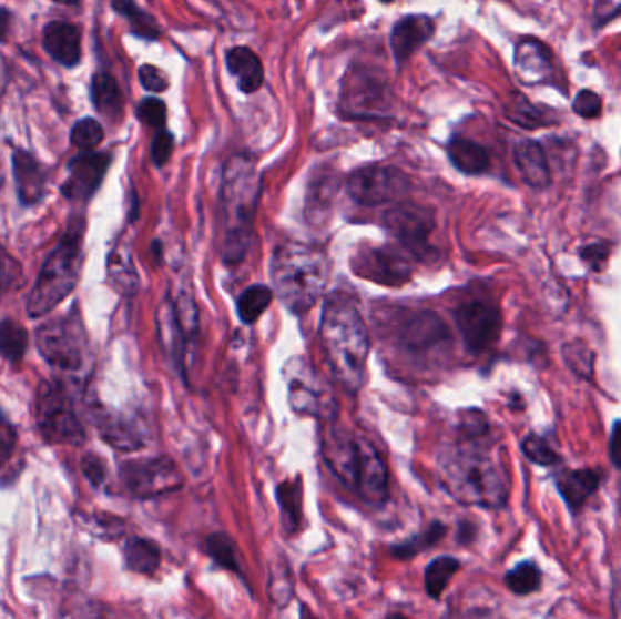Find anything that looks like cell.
<instances>
[{
	"mask_svg": "<svg viewBox=\"0 0 621 619\" xmlns=\"http://www.w3.org/2000/svg\"><path fill=\"white\" fill-rule=\"evenodd\" d=\"M515 164L523 182L531 185L532 190H547L551 185V170L546 151L537 140L526 139L515 145Z\"/></svg>",
	"mask_w": 621,
	"mask_h": 619,
	"instance_id": "cell-23",
	"label": "cell"
},
{
	"mask_svg": "<svg viewBox=\"0 0 621 619\" xmlns=\"http://www.w3.org/2000/svg\"><path fill=\"white\" fill-rule=\"evenodd\" d=\"M11 26V11L4 6H0V42H4L8 39V31H10Z\"/></svg>",
	"mask_w": 621,
	"mask_h": 619,
	"instance_id": "cell-57",
	"label": "cell"
},
{
	"mask_svg": "<svg viewBox=\"0 0 621 619\" xmlns=\"http://www.w3.org/2000/svg\"><path fill=\"white\" fill-rule=\"evenodd\" d=\"M617 607H618V612H620V619H621V599L620 601H618Z\"/></svg>",
	"mask_w": 621,
	"mask_h": 619,
	"instance_id": "cell-61",
	"label": "cell"
},
{
	"mask_svg": "<svg viewBox=\"0 0 621 619\" xmlns=\"http://www.w3.org/2000/svg\"><path fill=\"white\" fill-rule=\"evenodd\" d=\"M99 433L102 438L115 447L116 450L122 453H133L144 447V438L136 429L135 425L131 424L130 419L124 416L113 415V413H105L101 407L95 410L93 415Z\"/></svg>",
	"mask_w": 621,
	"mask_h": 619,
	"instance_id": "cell-24",
	"label": "cell"
},
{
	"mask_svg": "<svg viewBox=\"0 0 621 619\" xmlns=\"http://www.w3.org/2000/svg\"><path fill=\"white\" fill-rule=\"evenodd\" d=\"M329 262L324 251L306 244H284L271 260V280L282 304L304 315L326 291Z\"/></svg>",
	"mask_w": 621,
	"mask_h": 619,
	"instance_id": "cell-4",
	"label": "cell"
},
{
	"mask_svg": "<svg viewBox=\"0 0 621 619\" xmlns=\"http://www.w3.org/2000/svg\"><path fill=\"white\" fill-rule=\"evenodd\" d=\"M447 155L451 159L456 170L466 175H480L489 170V153L472 140L455 136L447 145Z\"/></svg>",
	"mask_w": 621,
	"mask_h": 619,
	"instance_id": "cell-27",
	"label": "cell"
},
{
	"mask_svg": "<svg viewBox=\"0 0 621 619\" xmlns=\"http://www.w3.org/2000/svg\"><path fill=\"white\" fill-rule=\"evenodd\" d=\"M338 191V176L335 171L322 170L315 173L309 182L306 196V215L309 224H324L327 216L332 215Z\"/></svg>",
	"mask_w": 621,
	"mask_h": 619,
	"instance_id": "cell-25",
	"label": "cell"
},
{
	"mask_svg": "<svg viewBox=\"0 0 621 619\" xmlns=\"http://www.w3.org/2000/svg\"><path fill=\"white\" fill-rule=\"evenodd\" d=\"M506 113L507 119L512 120L515 124L521 125V128L532 130V128L543 125L540 111L521 93H512L511 99L507 100Z\"/></svg>",
	"mask_w": 621,
	"mask_h": 619,
	"instance_id": "cell-40",
	"label": "cell"
},
{
	"mask_svg": "<svg viewBox=\"0 0 621 619\" xmlns=\"http://www.w3.org/2000/svg\"><path fill=\"white\" fill-rule=\"evenodd\" d=\"M227 70L235 77L242 93H255L264 84V68L250 48H233L226 55Z\"/></svg>",
	"mask_w": 621,
	"mask_h": 619,
	"instance_id": "cell-26",
	"label": "cell"
},
{
	"mask_svg": "<svg viewBox=\"0 0 621 619\" xmlns=\"http://www.w3.org/2000/svg\"><path fill=\"white\" fill-rule=\"evenodd\" d=\"M206 550L210 558L222 569L230 570L233 575L241 576L246 581L242 570L241 559L236 555V545L230 536L224 532H213L206 538Z\"/></svg>",
	"mask_w": 621,
	"mask_h": 619,
	"instance_id": "cell-32",
	"label": "cell"
},
{
	"mask_svg": "<svg viewBox=\"0 0 621 619\" xmlns=\"http://www.w3.org/2000/svg\"><path fill=\"white\" fill-rule=\"evenodd\" d=\"M171 307H173V316H175L176 325H179L187 349L191 345H195L196 335H198V310H196L195 300L190 293H181L175 302H171Z\"/></svg>",
	"mask_w": 621,
	"mask_h": 619,
	"instance_id": "cell-36",
	"label": "cell"
},
{
	"mask_svg": "<svg viewBox=\"0 0 621 619\" xmlns=\"http://www.w3.org/2000/svg\"><path fill=\"white\" fill-rule=\"evenodd\" d=\"M620 13L621 4H614V2H598L594 17H597L598 26H603L607 24L609 20L620 16Z\"/></svg>",
	"mask_w": 621,
	"mask_h": 619,
	"instance_id": "cell-55",
	"label": "cell"
},
{
	"mask_svg": "<svg viewBox=\"0 0 621 619\" xmlns=\"http://www.w3.org/2000/svg\"><path fill=\"white\" fill-rule=\"evenodd\" d=\"M37 347L42 358L59 371L77 373L85 364L88 339L79 311L50 319L37 329Z\"/></svg>",
	"mask_w": 621,
	"mask_h": 619,
	"instance_id": "cell-7",
	"label": "cell"
},
{
	"mask_svg": "<svg viewBox=\"0 0 621 619\" xmlns=\"http://www.w3.org/2000/svg\"><path fill=\"white\" fill-rule=\"evenodd\" d=\"M91 100L95 104L96 111L104 115H119L122 110V95L119 84L113 75L105 71H96L91 80Z\"/></svg>",
	"mask_w": 621,
	"mask_h": 619,
	"instance_id": "cell-30",
	"label": "cell"
},
{
	"mask_svg": "<svg viewBox=\"0 0 621 619\" xmlns=\"http://www.w3.org/2000/svg\"><path fill=\"white\" fill-rule=\"evenodd\" d=\"M460 567V561L452 556H440V558L432 559L426 569L427 595L431 596L432 599L441 598Z\"/></svg>",
	"mask_w": 621,
	"mask_h": 619,
	"instance_id": "cell-33",
	"label": "cell"
},
{
	"mask_svg": "<svg viewBox=\"0 0 621 619\" xmlns=\"http://www.w3.org/2000/svg\"><path fill=\"white\" fill-rule=\"evenodd\" d=\"M447 527L441 521H432L421 530L420 535L411 536L406 541L393 545L391 555L396 559H411L421 555L424 550H429L446 536Z\"/></svg>",
	"mask_w": 621,
	"mask_h": 619,
	"instance_id": "cell-31",
	"label": "cell"
},
{
	"mask_svg": "<svg viewBox=\"0 0 621 619\" xmlns=\"http://www.w3.org/2000/svg\"><path fill=\"white\" fill-rule=\"evenodd\" d=\"M110 275L115 280L116 287L131 291V293H133L136 284H139L136 273L133 271V265H131V260L128 256L121 255V253H113L111 255Z\"/></svg>",
	"mask_w": 621,
	"mask_h": 619,
	"instance_id": "cell-43",
	"label": "cell"
},
{
	"mask_svg": "<svg viewBox=\"0 0 621 619\" xmlns=\"http://www.w3.org/2000/svg\"><path fill=\"white\" fill-rule=\"evenodd\" d=\"M609 458L611 464L621 470V419L612 425L611 436H609Z\"/></svg>",
	"mask_w": 621,
	"mask_h": 619,
	"instance_id": "cell-54",
	"label": "cell"
},
{
	"mask_svg": "<svg viewBox=\"0 0 621 619\" xmlns=\"http://www.w3.org/2000/svg\"><path fill=\"white\" fill-rule=\"evenodd\" d=\"M82 475L90 481L91 487L101 489L102 485L108 479V467H105L104 459L95 453H88L81 461Z\"/></svg>",
	"mask_w": 621,
	"mask_h": 619,
	"instance_id": "cell-47",
	"label": "cell"
},
{
	"mask_svg": "<svg viewBox=\"0 0 621 619\" xmlns=\"http://www.w3.org/2000/svg\"><path fill=\"white\" fill-rule=\"evenodd\" d=\"M276 499L281 505L282 525L287 535H295L302 527L304 519V489L301 478L289 479L276 487Z\"/></svg>",
	"mask_w": 621,
	"mask_h": 619,
	"instance_id": "cell-29",
	"label": "cell"
},
{
	"mask_svg": "<svg viewBox=\"0 0 621 619\" xmlns=\"http://www.w3.org/2000/svg\"><path fill=\"white\" fill-rule=\"evenodd\" d=\"M572 110L581 119H598L601 115V110H603L601 97L591 90L580 91L572 102Z\"/></svg>",
	"mask_w": 621,
	"mask_h": 619,
	"instance_id": "cell-50",
	"label": "cell"
},
{
	"mask_svg": "<svg viewBox=\"0 0 621 619\" xmlns=\"http://www.w3.org/2000/svg\"><path fill=\"white\" fill-rule=\"evenodd\" d=\"M125 567L136 575L153 576L161 569L162 555L159 545L151 539L130 538L122 549Z\"/></svg>",
	"mask_w": 621,
	"mask_h": 619,
	"instance_id": "cell-28",
	"label": "cell"
},
{
	"mask_svg": "<svg viewBox=\"0 0 621 619\" xmlns=\"http://www.w3.org/2000/svg\"><path fill=\"white\" fill-rule=\"evenodd\" d=\"M515 71L521 84H543L551 79V51L540 40L531 37L521 39L515 50Z\"/></svg>",
	"mask_w": 621,
	"mask_h": 619,
	"instance_id": "cell-17",
	"label": "cell"
},
{
	"mask_svg": "<svg viewBox=\"0 0 621 619\" xmlns=\"http://www.w3.org/2000/svg\"><path fill=\"white\" fill-rule=\"evenodd\" d=\"M271 302H273V291L267 285H251L238 298L236 311L244 324H255L256 319L266 313Z\"/></svg>",
	"mask_w": 621,
	"mask_h": 619,
	"instance_id": "cell-35",
	"label": "cell"
},
{
	"mask_svg": "<svg viewBox=\"0 0 621 619\" xmlns=\"http://www.w3.org/2000/svg\"><path fill=\"white\" fill-rule=\"evenodd\" d=\"M541 570L535 561H521L506 575L507 589L512 595L527 596L541 587Z\"/></svg>",
	"mask_w": 621,
	"mask_h": 619,
	"instance_id": "cell-37",
	"label": "cell"
},
{
	"mask_svg": "<svg viewBox=\"0 0 621 619\" xmlns=\"http://www.w3.org/2000/svg\"><path fill=\"white\" fill-rule=\"evenodd\" d=\"M17 430L10 419L6 418L0 410V469L10 461L16 453Z\"/></svg>",
	"mask_w": 621,
	"mask_h": 619,
	"instance_id": "cell-51",
	"label": "cell"
},
{
	"mask_svg": "<svg viewBox=\"0 0 621 619\" xmlns=\"http://www.w3.org/2000/svg\"><path fill=\"white\" fill-rule=\"evenodd\" d=\"M139 79H141L144 90L153 91V93H162L170 85V80L164 75V71L159 70L156 65H142L141 70H139Z\"/></svg>",
	"mask_w": 621,
	"mask_h": 619,
	"instance_id": "cell-52",
	"label": "cell"
},
{
	"mask_svg": "<svg viewBox=\"0 0 621 619\" xmlns=\"http://www.w3.org/2000/svg\"><path fill=\"white\" fill-rule=\"evenodd\" d=\"M111 156L108 153H82L70 162V175L61 191L71 202H88L101 187Z\"/></svg>",
	"mask_w": 621,
	"mask_h": 619,
	"instance_id": "cell-14",
	"label": "cell"
},
{
	"mask_svg": "<svg viewBox=\"0 0 621 619\" xmlns=\"http://www.w3.org/2000/svg\"><path fill=\"white\" fill-rule=\"evenodd\" d=\"M35 418L42 438L48 444L81 445L85 439L73 399L59 379H45L35 396Z\"/></svg>",
	"mask_w": 621,
	"mask_h": 619,
	"instance_id": "cell-6",
	"label": "cell"
},
{
	"mask_svg": "<svg viewBox=\"0 0 621 619\" xmlns=\"http://www.w3.org/2000/svg\"><path fill=\"white\" fill-rule=\"evenodd\" d=\"M400 339L407 349L424 353L451 339V333L440 316H436L431 311H424L407 319L401 327Z\"/></svg>",
	"mask_w": 621,
	"mask_h": 619,
	"instance_id": "cell-20",
	"label": "cell"
},
{
	"mask_svg": "<svg viewBox=\"0 0 621 619\" xmlns=\"http://www.w3.org/2000/svg\"><path fill=\"white\" fill-rule=\"evenodd\" d=\"M21 264L0 244V296L8 293L21 280Z\"/></svg>",
	"mask_w": 621,
	"mask_h": 619,
	"instance_id": "cell-46",
	"label": "cell"
},
{
	"mask_svg": "<svg viewBox=\"0 0 621 619\" xmlns=\"http://www.w3.org/2000/svg\"><path fill=\"white\" fill-rule=\"evenodd\" d=\"M13 176H16L17 199L24 207L35 205L44 199L45 175L44 165L31 155L30 151H13Z\"/></svg>",
	"mask_w": 621,
	"mask_h": 619,
	"instance_id": "cell-18",
	"label": "cell"
},
{
	"mask_svg": "<svg viewBox=\"0 0 621 619\" xmlns=\"http://www.w3.org/2000/svg\"><path fill=\"white\" fill-rule=\"evenodd\" d=\"M104 140V130L95 119H82L71 130V142L84 153H93L96 145Z\"/></svg>",
	"mask_w": 621,
	"mask_h": 619,
	"instance_id": "cell-42",
	"label": "cell"
},
{
	"mask_svg": "<svg viewBox=\"0 0 621 619\" xmlns=\"http://www.w3.org/2000/svg\"><path fill=\"white\" fill-rule=\"evenodd\" d=\"M384 225L416 258L424 262L431 258V253L435 251L427 242L431 231L435 230V215L431 210L409 202H400L386 211Z\"/></svg>",
	"mask_w": 621,
	"mask_h": 619,
	"instance_id": "cell-10",
	"label": "cell"
},
{
	"mask_svg": "<svg viewBox=\"0 0 621 619\" xmlns=\"http://www.w3.org/2000/svg\"><path fill=\"white\" fill-rule=\"evenodd\" d=\"M301 619H315V616L309 615V612H307L306 607H302V618Z\"/></svg>",
	"mask_w": 621,
	"mask_h": 619,
	"instance_id": "cell-58",
	"label": "cell"
},
{
	"mask_svg": "<svg viewBox=\"0 0 621 619\" xmlns=\"http://www.w3.org/2000/svg\"><path fill=\"white\" fill-rule=\"evenodd\" d=\"M271 598L275 599L278 605H287L293 598V578H291L289 569L278 570L271 569L269 579Z\"/></svg>",
	"mask_w": 621,
	"mask_h": 619,
	"instance_id": "cell-48",
	"label": "cell"
},
{
	"mask_svg": "<svg viewBox=\"0 0 621 619\" xmlns=\"http://www.w3.org/2000/svg\"><path fill=\"white\" fill-rule=\"evenodd\" d=\"M113 10L119 11L122 17L128 19L131 31L136 37L145 40H155L161 35V28L156 24V20L150 13L141 10L139 6L133 4V2H113Z\"/></svg>",
	"mask_w": 621,
	"mask_h": 619,
	"instance_id": "cell-38",
	"label": "cell"
},
{
	"mask_svg": "<svg viewBox=\"0 0 621 619\" xmlns=\"http://www.w3.org/2000/svg\"><path fill=\"white\" fill-rule=\"evenodd\" d=\"M386 619H409L406 615H400V612H395V615L387 616Z\"/></svg>",
	"mask_w": 621,
	"mask_h": 619,
	"instance_id": "cell-59",
	"label": "cell"
},
{
	"mask_svg": "<svg viewBox=\"0 0 621 619\" xmlns=\"http://www.w3.org/2000/svg\"><path fill=\"white\" fill-rule=\"evenodd\" d=\"M322 455H324L327 469L332 470L338 481L353 489L355 487L356 459H358L356 435L333 427L324 436Z\"/></svg>",
	"mask_w": 621,
	"mask_h": 619,
	"instance_id": "cell-15",
	"label": "cell"
},
{
	"mask_svg": "<svg viewBox=\"0 0 621 619\" xmlns=\"http://www.w3.org/2000/svg\"><path fill=\"white\" fill-rule=\"evenodd\" d=\"M320 336L333 375L344 389L356 393L366 379L369 333L360 311L349 296L333 293L326 300Z\"/></svg>",
	"mask_w": 621,
	"mask_h": 619,
	"instance_id": "cell-2",
	"label": "cell"
},
{
	"mask_svg": "<svg viewBox=\"0 0 621 619\" xmlns=\"http://www.w3.org/2000/svg\"><path fill=\"white\" fill-rule=\"evenodd\" d=\"M42 45L45 53L64 68H75L81 62V31L75 24L64 20H53L45 24Z\"/></svg>",
	"mask_w": 621,
	"mask_h": 619,
	"instance_id": "cell-19",
	"label": "cell"
},
{
	"mask_svg": "<svg viewBox=\"0 0 621 619\" xmlns=\"http://www.w3.org/2000/svg\"><path fill=\"white\" fill-rule=\"evenodd\" d=\"M346 190L356 204L395 205L411 190V180L393 165H366L352 173Z\"/></svg>",
	"mask_w": 621,
	"mask_h": 619,
	"instance_id": "cell-9",
	"label": "cell"
},
{
	"mask_svg": "<svg viewBox=\"0 0 621 619\" xmlns=\"http://www.w3.org/2000/svg\"><path fill=\"white\" fill-rule=\"evenodd\" d=\"M580 256L592 271H603L607 260L611 256V244L603 242V240H597L592 244L583 245Z\"/></svg>",
	"mask_w": 621,
	"mask_h": 619,
	"instance_id": "cell-49",
	"label": "cell"
},
{
	"mask_svg": "<svg viewBox=\"0 0 621 619\" xmlns=\"http://www.w3.org/2000/svg\"><path fill=\"white\" fill-rule=\"evenodd\" d=\"M287 384H289V402L295 413L316 416L324 410V396L313 375L302 358L291 359L286 367Z\"/></svg>",
	"mask_w": 621,
	"mask_h": 619,
	"instance_id": "cell-16",
	"label": "cell"
},
{
	"mask_svg": "<svg viewBox=\"0 0 621 619\" xmlns=\"http://www.w3.org/2000/svg\"><path fill=\"white\" fill-rule=\"evenodd\" d=\"M88 619H110V618H105V616L102 615H95V616H88Z\"/></svg>",
	"mask_w": 621,
	"mask_h": 619,
	"instance_id": "cell-60",
	"label": "cell"
},
{
	"mask_svg": "<svg viewBox=\"0 0 621 619\" xmlns=\"http://www.w3.org/2000/svg\"><path fill=\"white\" fill-rule=\"evenodd\" d=\"M353 271L362 278L371 280L376 284H406L411 278V264L404 253L386 245V247H364L353 256Z\"/></svg>",
	"mask_w": 621,
	"mask_h": 619,
	"instance_id": "cell-13",
	"label": "cell"
},
{
	"mask_svg": "<svg viewBox=\"0 0 621 619\" xmlns=\"http://www.w3.org/2000/svg\"><path fill=\"white\" fill-rule=\"evenodd\" d=\"M601 476L598 470L592 469H566L554 476V485L561 499L566 501L567 509L577 516L583 505L594 496L600 487Z\"/></svg>",
	"mask_w": 621,
	"mask_h": 619,
	"instance_id": "cell-22",
	"label": "cell"
},
{
	"mask_svg": "<svg viewBox=\"0 0 621 619\" xmlns=\"http://www.w3.org/2000/svg\"><path fill=\"white\" fill-rule=\"evenodd\" d=\"M28 331L16 319L0 322V355L11 364H19L28 349Z\"/></svg>",
	"mask_w": 621,
	"mask_h": 619,
	"instance_id": "cell-34",
	"label": "cell"
},
{
	"mask_svg": "<svg viewBox=\"0 0 621 619\" xmlns=\"http://www.w3.org/2000/svg\"><path fill=\"white\" fill-rule=\"evenodd\" d=\"M432 35L435 22L427 16H409L398 20L391 31V50L396 62H407Z\"/></svg>",
	"mask_w": 621,
	"mask_h": 619,
	"instance_id": "cell-21",
	"label": "cell"
},
{
	"mask_svg": "<svg viewBox=\"0 0 621 619\" xmlns=\"http://www.w3.org/2000/svg\"><path fill=\"white\" fill-rule=\"evenodd\" d=\"M438 475L447 495L464 505L500 509L511 495V475L487 438H461L441 450Z\"/></svg>",
	"mask_w": 621,
	"mask_h": 619,
	"instance_id": "cell-1",
	"label": "cell"
},
{
	"mask_svg": "<svg viewBox=\"0 0 621 619\" xmlns=\"http://www.w3.org/2000/svg\"><path fill=\"white\" fill-rule=\"evenodd\" d=\"M82 519H84V527L101 538H119L122 535V521L113 516L88 515L82 516Z\"/></svg>",
	"mask_w": 621,
	"mask_h": 619,
	"instance_id": "cell-45",
	"label": "cell"
},
{
	"mask_svg": "<svg viewBox=\"0 0 621 619\" xmlns=\"http://www.w3.org/2000/svg\"><path fill=\"white\" fill-rule=\"evenodd\" d=\"M456 325L466 347L472 355H481L497 344L501 333V315L495 305L471 302L456 310Z\"/></svg>",
	"mask_w": 621,
	"mask_h": 619,
	"instance_id": "cell-11",
	"label": "cell"
},
{
	"mask_svg": "<svg viewBox=\"0 0 621 619\" xmlns=\"http://www.w3.org/2000/svg\"><path fill=\"white\" fill-rule=\"evenodd\" d=\"M121 479L125 490L139 499L171 495L184 485L179 465L167 456L124 461L121 465Z\"/></svg>",
	"mask_w": 621,
	"mask_h": 619,
	"instance_id": "cell-8",
	"label": "cell"
},
{
	"mask_svg": "<svg viewBox=\"0 0 621 619\" xmlns=\"http://www.w3.org/2000/svg\"><path fill=\"white\" fill-rule=\"evenodd\" d=\"M521 450L529 461L540 465V467H552L560 464L561 458L554 447L547 442L543 436L529 435L521 442Z\"/></svg>",
	"mask_w": 621,
	"mask_h": 619,
	"instance_id": "cell-41",
	"label": "cell"
},
{
	"mask_svg": "<svg viewBox=\"0 0 621 619\" xmlns=\"http://www.w3.org/2000/svg\"><path fill=\"white\" fill-rule=\"evenodd\" d=\"M475 536H477V527H475L471 521H464V524H460V530H458V541H460V544H471Z\"/></svg>",
	"mask_w": 621,
	"mask_h": 619,
	"instance_id": "cell-56",
	"label": "cell"
},
{
	"mask_svg": "<svg viewBox=\"0 0 621 619\" xmlns=\"http://www.w3.org/2000/svg\"><path fill=\"white\" fill-rule=\"evenodd\" d=\"M594 353L589 349V345L583 344L580 339L563 345V359L567 367L583 379H591L594 375Z\"/></svg>",
	"mask_w": 621,
	"mask_h": 619,
	"instance_id": "cell-39",
	"label": "cell"
},
{
	"mask_svg": "<svg viewBox=\"0 0 621 619\" xmlns=\"http://www.w3.org/2000/svg\"><path fill=\"white\" fill-rule=\"evenodd\" d=\"M84 230V219L73 216L55 250L45 258L26 302V311L31 318L48 315L75 290L81 273Z\"/></svg>",
	"mask_w": 621,
	"mask_h": 619,
	"instance_id": "cell-5",
	"label": "cell"
},
{
	"mask_svg": "<svg viewBox=\"0 0 621 619\" xmlns=\"http://www.w3.org/2000/svg\"><path fill=\"white\" fill-rule=\"evenodd\" d=\"M358 459H356L355 490L362 501L378 507L389 495V470L380 450L366 438L356 435Z\"/></svg>",
	"mask_w": 621,
	"mask_h": 619,
	"instance_id": "cell-12",
	"label": "cell"
},
{
	"mask_svg": "<svg viewBox=\"0 0 621 619\" xmlns=\"http://www.w3.org/2000/svg\"><path fill=\"white\" fill-rule=\"evenodd\" d=\"M173 145H175V139H173L170 131H156L153 144H151V159H153L155 165L166 164L171 153H173Z\"/></svg>",
	"mask_w": 621,
	"mask_h": 619,
	"instance_id": "cell-53",
	"label": "cell"
},
{
	"mask_svg": "<svg viewBox=\"0 0 621 619\" xmlns=\"http://www.w3.org/2000/svg\"><path fill=\"white\" fill-rule=\"evenodd\" d=\"M261 191L255 160L247 155L231 156L224 165L221 187L222 260L227 265L241 264L250 251Z\"/></svg>",
	"mask_w": 621,
	"mask_h": 619,
	"instance_id": "cell-3",
	"label": "cell"
},
{
	"mask_svg": "<svg viewBox=\"0 0 621 619\" xmlns=\"http://www.w3.org/2000/svg\"><path fill=\"white\" fill-rule=\"evenodd\" d=\"M167 108L161 99H150L142 100L139 108H136V116L141 122L150 128H155V130H164V124H166Z\"/></svg>",
	"mask_w": 621,
	"mask_h": 619,
	"instance_id": "cell-44",
	"label": "cell"
}]
</instances>
